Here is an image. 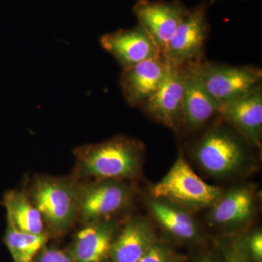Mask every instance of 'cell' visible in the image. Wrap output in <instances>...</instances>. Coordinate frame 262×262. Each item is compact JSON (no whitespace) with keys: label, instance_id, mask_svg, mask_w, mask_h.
Masks as SVG:
<instances>
[{"label":"cell","instance_id":"6da1fadb","mask_svg":"<svg viewBox=\"0 0 262 262\" xmlns=\"http://www.w3.org/2000/svg\"><path fill=\"white\" fill-rule=\"evenodd\" d=\"M73 177L89 180H135L141 177L144 146L140 141L117 136L96 144L78 146L73 151Z\"/></svg>","mask_w":262,"mask_h":262},{"label":"cell","instance_id":"7a4b0ae2","mask_svg":"<svg viewBox=\"0 0 262 262\" xmlns=\"http://www.w3.org/2000/svg\"><path fill=\"white\" fill-rule=\"evenodd\" d=\"M248 145L237 131L215 125L194 144L193 157L199 168L213 178H237L254 170V160Z\"/></svg>","mask_w":262,"mask_h":262},{"label":"cell","instance_id":"3957f363","mask_svg":"<svg viewBox=\"0 0 262 262\" xmlns=\"http://www.w3.org/2000/svg\"><path fill=\"white\" fill-rule=\"evenodd\" d=\"M25 191L50 237H63L78 220L80 181L73 176L36 175Z\"/></svg>","mask_w":262,"mask_h":262},{"label":"cell","instance_id":"277c9868","mask_svg":"<svg viewBox=\"0 0 262 262\" xmlns=\"http://www.w3.org/2000/svg\"><path fill=\"white\" fill-rule=\"evenodd\" d=\"M149 192L153 198L170 202L192 212L208 209L225 191L207 184L198 177L181 152L166 175L153 184Z\"/></svg>","mask_w":262,"mask_h":262},{"label":"cell","instance_id":"5b68a950","mask_svg":"<svg viewBox=\"0 0 262 262\" xmlns=\"http://www.w3.org/2000/svg\"><path fill=\"white\" fill-rule=\"evenodd\" d=\"M136 192L135 187L128 181L80 182L78 220L86 225L115 220L131 206Z\"/></svg>","mask_w":262,"mask_h":262},{"label":"cell","instance_id":"8992f818","mask_svg":"<svg viewBox=\"0 0 262 262\" xmlns=\"http://www.w3.org/2000/svg\"><path fill=\"white\" fill-rule=\"evenodd\" d=\"M205 87L220 106L261 86L262 72L254 67H234L215 63H202Z\"/></svg>","mask_w":262,"mask_h":262},{"label":"cell","instance_id":"52a82bcc","mask_svg":"<svg viewBox=\"0 0 262 262\" xmlns=\"http://www.w3.org/2000/svg\"><path fill=\"white\" fill-rule=\"evenodd\" d=\"M208 32L206 5H200L189 10L167 45L164 58L179 67L201 61Z\"/></svg>","mask_w":262,"mask_h":262},{"label":"cell","instance_id":"ba28073f","mask_svg":"<svg viewBox=\"0 0 262 262\" xmlns=\"http://www.w3.org/2000/svg\"><path fill=\"white\" fill-rule=\"evenodd\" d=\"M208 222L215 228L237 231L253 222L257 210V196L253 186L239 184L225 191L210 207Z\"/></svg>","mask_w":262,"mask_h":262},{"label":"cell","instance_id":"9c48e42d","mask_svg":"<svg viewBox=\"0 0 262 262\" xmlns=\"http://www.w3.org/2000/svg\"><path fill=\"white\" fill-rule=\"evenodd\" d=\"M184 67L168 62L163 83L142 106L146 115L175 131L184 127Z\"/></svg>","mask_w":262,"mask_h":262},{"label":"cell","instance_id":"30bf717a","mask_svg":"<svg viewBox=\"0 0 262 262\" xmlns=\"http://www.w3.org/2000/svg\"><path fill=\"white\" fill-rule=\"evenodd\" d=\"M189 10L179 2L139 0L133 12L163 54Z\"/></svg>","mask_w":262,"mask_h":262},{"label":"cell","instance_id":"8fae6325","mask_svg":"<svg viewBox=\"0 0 262 262\" xmlns=\"http://www.w3.org/2000/svg\"><path fill=\"white\" fill-rule=\"evenodd\" d=\"M201 61L184 67V127L196 131L205 126L220 111V105L208 92L202 77Z\"/></svg>","mask_w":262,"mask_h":262},{"label":"cell","instance_id":"7c38bea8","mask_svg":"<svg viewBox=\"0 0 262 262\" xmlns=\"http://www.w3.org/2000/svg\"><path fill=\"white\" fill-rule=\"evenodd\" d=\"M168 67V62L160 56L123 69L120 85L126 102L141 108L159 89Z\"/></svg>","mask_w":262,"mask_h":262},{"label":"cell","instance_id":"4fadbf2b","mask_svg":"<svg viewBox=\"0 0 262 262\" xmlns=\"http://www.w3.org/2000/svg\"><path fill=\"white\" fill-rule=\"evenodd\" d=\"M100 43L123 69L163 56L152 38L139 24L133 29L104 34L100 38Z\"/></svg>","mask_w":262,"mask_h":262},{"label":"cell","instance_id":"5bb4252c","mask_svg":"<svg viewBox=\"0 0 262 262\" xmlns=\"http://www.w3.org/2000/svg\"><path fill=\"white\" fill-rule=\"evenodd\" d=\"M219 115L252 147H261V86L249 94L222 105Z\"/></svg>","mask_w":262,"mask_h":262},{"label":"cell","instance_id":"9a60e30c","mask_svg":"<svg viewBox=\"0 0 262 262\" xmlns=\"http://www.w3.org/2000/svg\"><path fill=\"white\" fill-rule=\"evenodd\" d=\"M118 230L115 220L82 225L67 249L75 262H108Z\"/></svg>","mask_w":262,"mask_h":262},{"label":"cell","instance_id":"2e32d148","mask_svg":"<svg viewBox=\"0 0 262 262\" xmlns=\"http://www.w3.org/2000/svg\"><path fill=\"white\" fill-rule=\"evenodd\" d=\"M157 241L155 229L147 218L131 217L119 229L108 262H138Z\"/></svg>","mask_w":262,"mask_h":262},{"label":"cell","instance_id":"e0dca14e","mask_svg":"<svg viewBox=\"0 0 262 262\" xmlns=\"http://www.w3.org/2000/svg\"><path fill=\"white\" fill-rule=\"evenodd\" d=\"M146 204L157 223L174 238L184 242L201 238V229L190 211L150 195L146 198Z\"/></svg>","mask_w":262,"mask_h":262},{"label":"cell","instance_id":"ac0fdd59","mask_svg":"<svg viewBox=\"0 0 262 262\" xmlns=\"http://www.w3.org/2000/svg\"><path fill=\"white\" fill-rule=\"evenodd\" d=\"M3 205L15 227L25 233H48L40 213L25 190H9L3 196Z\"/></svg>","mask_w":262,"mask_h":262},{"label":"cell","instance_id":"d6986e66","mask_svg":"<svg viewBox=\"0 0 262 262\" xmlns=\"http://www.w3.org/2000/svg\"><path fill=\"white\" fill-rule=\"evenodd\" d=\"M48 233L33 234L20 232L7 216V228L3 241L13 258V262H32L39 250L48 244Z\"/></svg>","mask_w":262,"mask_h":262},{"label":"cell","instance_id":"ffe728a7","mask_svg":"<svg viewBox=\"0 0 262 262\" xmlns=\"http://www.w3.org/2000/svg\"><path fill=\"white\" fill-rule=\"evenodd\" d=\"M32 262H75L67 248L46 244L37 253Z\"/></svg>","mask_w":262,"mask_h":262},{"label":"cell","instance_id":"44dd1931","mask_svg":"<svg viewBox=\"0 0 262 262\" xmlns=\"http://www.w3.org/2000/svg\"><path fill=\"white\" fill-rule=\"evenodd\" d=\"M222 251L225 262H250L242 238L230 239L222 244Z\"/></svg>","mask_w":262,"mask_h":262},{"label":"cell","instance_id":"7402d4cb","mask_svg":"<svg viewBox=\"0 0 262 262\" xmlns=\"http://www.w3.org/2000/svg\"><path fill=\"white\" fill-rule=\"evenodd\" d=\"M173 261L174 255L172 250L166 244L158 241L138 262Z\"/></svg>","mask_w":262,"mask_h":262},{"label":"cell","instance_id":"603a6c76","mask_svg":"<svg viewBox=\"0 0 262 262\" xmlns=\"http://www.w3.org/2000/svg\"><path fill=\"white\" fill-rule=\"evenodd\" d=\"M245 248L250 259L255 262L262 261V233L259 229L253 231L246 237H243Z\"/></svg>","mask_w":262,"mask_h":262},{"label":"cell","instance_id":"cb8c5ba5","mask_svg":"<svg viewBox=\"0 0 262 262\" xmlns=\"http://www.w3.org/2000/svg\"><path fill=\"white\" fill-rule=\"evenodd\" d=\"M199 262H213L211 261L209 258H203V259L201 260Z\"/></svg>","mask_w":262,"mask_h":262}]
</instances>
